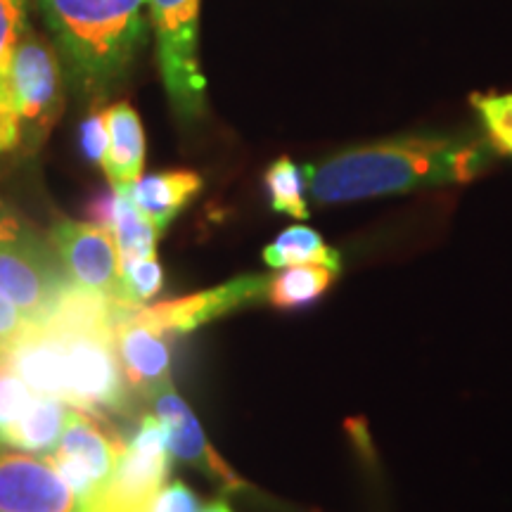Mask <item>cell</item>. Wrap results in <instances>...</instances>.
<instances>
[{
    "mask_svg": "<svg viewBox=\"0 0 512 512\" xmlns=\"http://www.w3.org/2000/svg\"><path fill=\"white\" fill-rule=\"evenodd\" d=\"M34 399L36 394L15 373L0 370V430L22 418Z\"/></svg>",
    "mask_w": 512,
    "mask_h": 512,
    "instance_id": "obj_25",
    "label": "cell"
},
{
    "mask_svg": "<svg viewBox=\"0 0 512 512\" xmlns=\"http://www.w3.org/2000/svg\"><path fill=\"white\" fill-rule=\"evenodd\" d=\"M53 245L76 285L121 302V256L110 230L81 221H57Z\"/></svg>",
    "mask_w": 512,
    "mask_h": 512,
    "instance_id": "obj_10",
    "label": "cell"
},
{
    "mask_svg": "<svg viewBox=\"0 0 512 512\" xmlns=\"http://www.w3.org/2000/svg\"><path fill=\"white\" fill-rule=\"evenodd\" d=\"M147 10L171 105L183 121H197L204 114L207 95V79L197 55L200 0H147Z\"/></svg>",
    "mask_w": 512,
    "mask_h": 512,
    "instance_id": "obj_3",
    "label": "cell"
},
{
    "mask_svg": "<svg viewBox=\"0 0 512 512\" xmlns=\"http://www.w3.org/2000/svg\"><path fill=\"white\" fill-rule=\"evenodd\" d=\"M27 27V0H0V74L5 72L10 50Z\"/></svg>",
    "mask_w": 512,
    "mask_h": 512,
    "instance_id": "obj_26",
    "label": "cell"
},
{
    "mask_svg": "<svg viewBox=\"0 0 512 512\" xmlns=\"http://www.w3.org/2000/svg\"><path fill=\"white\" fill-rule=\"evenodd\" d=\"M200 512H233V508H230L228 503H223V501H216V503H209L207 508L200 510Z\"/></svg>",
    "mask_w": 512,
    "mask_h": 512,
    "instance_id": "obj_33",
    "label": "cell"
},
{
    "mask_svg": "<svg viewBox=\"0 0 512 512\" xmlns=\"http://www.w3.org/2000/svg\"><path fill=\"white\" fill-rule=\"evenodd\" d=\"M264 261L271 268L323 264L337 273L342 271V259H339L337 249L325 245L316 230L306 226H292L283 230L264 249Z\"/></svg>",
    "mask_w": 512,
    "mask_h": 512,
    "instance_id": "obj_20",
    "label": "cell"
},
{
    "mask_svg": "<svg viewBox=\"0 0 512 512\" xmlns=\"http://www.w3.org/2000/svg\"><path fill=\"white\" fill-rule=\"evenodd\" d=\"M107 152L102 171L114 188H128L143 176L145 166V128L138 112L128 102H117L105 110Z\"/></svg>",
    "mask_w": 512,
    "mask_h": 512,
    "instance_id": "obj_16",
    "label": "cell"
},
{
    "mask_svg": "<svg viewBox=\"0 0 512 512\" xmlns=\"http://www.w3.org/2000/svg\"><path fill=\"white\" fill-rule=\"evenodd\" d=\"M114 211H117V188L98 192L91 202L86 204V219L88 223L110 230L114 226Z\"/></svg>",
    "mask_w": 512,
    "mask_h": 512,
    "instance_id": "obj_31",
    "label": "cell"
},
{
    "mask_svg": "<svg viewBox=\"0 0 512 512\" xmlns=\"http://www.w3.org/2000/svg\"><path fill=\"white\" fill-rule=\"evenodd\" d=\"M79 145L83 157L93 164H102L107 152V121H105V110L102 112H91L79 128Z\"/></svg>",
    "mask_w": 512,
    "mask_h": 512,
    "instance_id": "obj_27",
    "label": "cell"
},
{
    "mask_svg": "<svg viewBox=\"0 0 512 512\" xmlns=\"http://www.w3.org/2000/svg\"><path fill=\"white\" fill-rule=\"evenodd\" d=\"M306 169H299L290 157H280L268 166L264 174V185L268 192L271 207L280 214H290L294 219H306L309 216V204H306Z\"/></svg>",
    "mask_w": 512,
    "mask_h": 512,
    "instance_id": "obj_22",
    "label": "cell"
},
{
    "mask_svg": "<svg viewBox=\"0 0 512 512\" xmlns=\"http://www.w3.org/2000/svg\"><path fill=\"white\" fill-rule=\"evenodd\" d=\"M67 358V403L83 413L124 411L126 377L112 335L86 332L64 339Z\"/></svg>",
    "mask_w": 512,
    "mask_h": 512,
    "instance_id": "obj_6",
    "label": "cell"
},
{
    "mask_svg": "<svg viewBox=\"0 0 512 512\" xmlns=\"http://www.w3.org/2000/svg\"><path fill=\"white\" fill-rule=\"evenodd\" d=\"M34 233H29V228L24 226V221L17 214H12L8 207L0 204V245H10V242H22L31 238Z\"/></svg>",
    "mask_w": 512,
    "mask_h": 512,
    "instance_id": "obj_32",
    "label": "cell"
},
{
    "mask_svg": "<svg viewBox=\"0 0 512 512\" xmlns=\"http://www.w3.org/2000/svg\"><path fill=\"white\" fill-rule=\"evenodd\" d=\"M3 76L22 136L27 133L31 145H36V140L48 136L62 112L60 60L48 41L24 27L10 50Z\"/></svg>",
    "mask_w": 512,
    "mask_h": 512,
    "instance_id": "obj_5",
    "label": "cell"
},
{
    "mask_svg": "<svg viewBox=\"0 0 512 512\" xmlns=\"http://www.w3.org/2000/svg\"><path fill=\"white\" fill-rule=\"evenodd\" d=\"M8 354H10V347L0 342V370L8 368Z\"/></svg>",
    "mask_w": 512,
    "mask_h": 512,
    "instance_id": "obj_34",
    "label": "cell"
},
{
    "mask_svg": "<svg viewBox=\"0 0 512 512\" xmlns=\"http://www.w3.org/2000/svg\"><path fill=\"white\" fill-rule=\"evenodd\" d=\"M8 370L15 373L31 392L55 396L67 403V358L64 339L31 325L27 335L10 344Z\"/></svg>",
    "mask_w": 512,
    "mask_h": 512,
    "instance_id": "obj_14",
    "label": "cell"
},
{
    "mask_svg": "<svg viewBox=\"0 0 512 512\" xmlns=\"http://www.w3.org/2000/svg\"><path fill=\"white\" fill-rule=\"evenodd\" d=\"M202 176L188 169L159 171V174L140 176L128 185L126 192L131 202L164 233L188 204L200 195Z\"/></svg>",
    "mask_w": 512,
    "mask_h": 512,
    "instance_id": "obj_17",
    "label": "cell"
},
{
    "mask_svg": "<svg viewBox=\"0 0 512 512\" xmlns=\"http://www.w3.org/2000/svg\"><path fill=\"white\" fill-rule=\"evenodd\" d=\"M31 325L34 323H31V320L24 316L3 292H0V342L10 347V344H15L19 337L27 335Z\"/></svg>",
    "mask_w": 512,
    "mask_h": 512,
    "instance_id": "obj_30",
    "label": "cell"
},
{
    "mask_svg": "<svg viewBox=\"0 0 512 512\" xmlns=\"http://www.w3.org/2000/svg\"><path fill=\"white\" fill-rule=\"evenodd\" d=\"M494 147L479 138L408 136L349 147L306 166L311 197L320 204L368 200L434 185L467 183L489 166Z\"/></svg>",
    "mask_w": 512,
    "mask_h": 512,
    "instance_id": "obj_1",
    "label": "cell"
},
{
    "mask_svg": "<svg viewBox=\"0 0 512 512\" xmlns=\"http://www.w3.org/2000/svg\"><path fill=\"white\" fill-rule=\"evenodd\" d=\"M266 294L268 278L245 275V278H235L230 283L214 287V290L188 294V297L171 299V302L157 306L133 304L128 306L126 316L152 325V328L162 330L164 335H185V332L202 328V325L226 316L240 306L261 302V299H266Z\"/></svg>",
    "mask_w": 512,
    "mask_h": 512,
    "instance_id": "obj_7",
    "label": "cell"
},
{
    "mask_svg": "<svg viewBox=\"0 0 512 512\" xmlns=\"http://www.w3.org/2000/svg\"><path fill=\"white\" fill-rule=\"evenodd\" d=\"M114 188V185H112ZM112 235L117 240L121 268L133 264L138 259L155 256L159 228L131 202L126 188H117V211H114Z\"/></svg>",
    "mask_w": 512,
    "mask_h": 512,
    "instance_id": "obj_21",
    "label": "cell"
},
{
    "mask_svg": "<svg viewBox=\"0 0 512 512\" xmlns=\"http://www.w3.org/2000/svg\"><path fill=\"white\" fill-rule=\"evenodd\" d=\"M131 304H126V309ZM166 335L136 318L124 320L114 330V344L126 384L143 399H155L162 389L171 387V351Z\"/></svg>",
    "mask_w": 512,
    "mask_h": 512,
    "instance_id": "obj_13",
    "label": "cell"
},
{
    "mask_svg": "<svg viewBox=\"0 0 512 512\" xmlns=\"http://www.w3.org/2000/svg\"><path fill=\"white\" fill-rule=\"evenodd\" d=\"M69 408L55 396H38L12 425L0 430V444L29 453H50L67 425Z\"/></svg>",
    "mask_w": 512,
    "mask_h": 512,
    "instance_id": "obj_18",
    "label": "cell"
},
{
    "mask_svg": "<svg viewBox=\"0 0 512 512\" xmlns=\"http://www.w3.org/2000/svg\"><path fill=\"white\" fill-rule=\"evenodd\" d=\"M147 0H38L79 81L105 88L128 72L145 43Z\"/></svg>",
    "mask_w": 512,
    "mask_h": 512,
    "instance_id": "obj_2",
    "label": "cell"
},
{
    "mask_svg": "<svg viewBox=\"0 0 512 512\" xmlns=\"http://www.w3.org/2000/svg\"><path fill=\"white\" fill-rule=\"evenodd\" d=\"M337 271L323 264L287 266L268 278L266 299L278 309H297V306L313 304L318 297L328 292L335 283Z\"/></svg>",
    "mask_w": 512,
    "mask_h": 512,
    "instance_id": "obj_19",
    "label": "cell"
},
{
    "mask_svg": "<svg viewBox=\"0 0 512 512\" xmlns=\"http://www.w3.org/2000/svg\"><path fill=\"white\" fill-rule=\"evenodd\" d=\"M124 446L126 444L102 430L86 413L72 408L62 437L46 460L64 479V484L74 491L76 498H83L110 477Z\"/></svg>",
    "mask_w": 512,
    "mask_h": 512,
    "instance_id": "obj_8",
    "label": "cell"
},
{
    "mask_svg": "<svg viewBox=\"0 0 512 512\" xmlns=\"http://www.w3.org/2000/svg\"><path fill=\"white\" fill-rule=\"evenodd\" d=\"M34 325L60 339L86 335V332L114 337V299L95 290H86L72 280L57 294L46 316Z\"/></svg>",
    "mask_w": 512,
    "mask_h": 512,
    "instance_id": "obj_15",
    "label": "cell"
},
{
    "mask_svg": "<svg viewBox=\"0 0 512 512\" xmlns=\"http://www.w3.org/2000/svg\"><path fill=\"white\" fill-rule=\"evenodd\" d=\"M152 512H200V498L190 486L176 479V482L164 484L155 505H152Z\"/></svg>",
    "mask_w": 512,
    "mask_h": 512,
    "instance_id": "obj_28",
    "label": "cell"
},
{
    "mask_svg": "<svg viewBox=\"0 0 512 512\" xmlns=\"http://www.w3.org/2000/svg\"><path fill=\"white\" fill-rule=\"evenodd\" d=\"M0 512H79V498L46 458L0 453Z\"/></svg>",
    "mask_w": 512,
    "mask_h": 512,
    "instance_id": "obj_11",
    "label": "cell"
},
{
    "mask_svg": "<svg viewBox=\"0 0 512 512\" xmlns=\"http://www.w3.org/2000/svg\"><path fill=\"white\" fill-rule=\"evenodd\" d=\"M22 143V124L12 107L5 76L0 74V152H10Z\"/></svg>",
    "mask_w": 512,
    "mask_h": 512,
    "instance_id": "obj_29",
    "label": "cell"
},
{
    "mask_svg": "<svg viewBox=\"0 0 512 512\" xmlns=\"http://www.w3.org/2000/svg\"><path fill=\"white\" fill-rule=\"evenodd\" d=\"M171 470V451L157 415H145L105 482L79 498V512H152Z\"/></svg>",
    "mask_w": 512,
    "mask_h": 512,
    "instance_id": "obj_4",
    "label": "cell"
},
{
    "mask_svg": "<svg viewBox=\"0 0 512 512\" xmlns=\"http://www.w3.org/2000/svg\"><path fill=\"white\" fill-rule=\"evenodd\" d=\"M67 285L69 280L62 275V266L36 235L0 245V292L31 323L46 316L50 304Z\"/></svg>",
    "mask_w": 512,
    "mask_h": 512,
    "instance_id": "obj_9",
    "label": "cell"
},
{
    "mask_svg": "<svg viewBox=\"0 0 512 512\" xmlns=\"http://www.w3.org/2000/svg\"><path fill=\"white\" fill-rule=\"evenodd\" d=\"M472 105L477 107L489 145L501 155H512V93L475 95Z\"/></svg>",
    "mask_w": 512,
    "mask_h": 512,
    "instance_id": "obj_23",
    "label": "cell"
},
{
    "mask_svg": "<svg viewBox=\"0 0 512 512\" xmlns=\"http://www.w3.org/2000/svg\"><path fill=\"white\" fill-rule=\"evenodd\" d=\"M164 287V271L157 256L138 259L121 268V302L145 304Z\"/></svg>",
    "mask_w": 512,
    "mask_h": 512,
    "instance_id": "obj_24",
    "label": "cell"
},
{
    "mask_svg": "<svg viewBox=\"0 0 512 512\" xmlns=\"http://www.w3.org/2000/svg\"><path fill=\"white\" fill-rule=\"evenodd\" d=\"M152 403H155V415L159 422H162L166 432V444H169L171 456L181 458L183 463L202 470L204 475H209L214 482H219L223 489H247L245 479L235 475L226 460L211 448L200 427V420H197L195 413L190 411L188 403L176 394L174 387L162 389V392L152 399Z\"/></svg>",
    "mask_w": 512,
    "mask_h": 512,
    "instance_id": "obj_12",
    "label": "cell"
}]
</instances>
